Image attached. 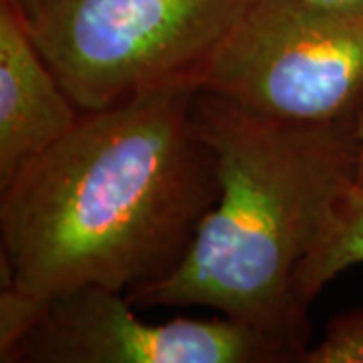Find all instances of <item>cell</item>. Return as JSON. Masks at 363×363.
Masks as SVG:
<instances>
[{
	"instance_id": "4",
	"label": "cell",
	"mask_w": 363,
	"mask_h": 363,
	"mask_svg": "<svg viewBox=\"0 0 363 363\" xmlns=\"http://www.w3.org/2000/svg\"><path fill=\"white\" fill-rule=\"evenodd\" d=\"M198 89L262 116L323 123L363 107V6L252 0Z\"/></svg>"
},
{
	"instance_id": "5",
	"label": "cell",
	"mask_w": 363,
	"mask_h": 363,
	"mask_svg": "<svg viewBox=\"0 0 363 363\" xmlns=\"http://www.w3.org/2000/svg\"><path fill=\"white\" fill-rule=\"evenodd\" d=\"M305 351L230 317L145 323L123 291L85 285L47 298L2 363H301Z\"/></svg>"
},
{
	"instance_id": "11",
	"label": "cell",
	"mask_w": 363,
	"mask_h": 363,
	"mask_svg": "<svg viewBox=\"0 0 363 363\" xmlns=\"http://www.w3.org/2000/svg\"><path fill=\"white\" fill-rule=\"evenodd\" d=\"M357 143H359V156H357V182L363 184V107L357 116Z\"/></svg>"
},
{
	"instance_id": "10",
	"label": "cell",
	"mask_w": 363,
	"mask_h": 363,
	"mask_svg": "<svg viewBox=\"0 0 363 363\" xmlns=\"http://www.w3.org/2000/svg\"><path fill=\"white\" fill-rule=\"evenodd\" d=\"M11 2L18 9V13L23 14L26 25H30L33 21H37L40 14L47 11V6L52 0H11Z\"/></svg>"
},
{
	"instance_id": "1",
	"label": "cell",
	"mask_w": 363,
	"mask_h": 363,
	"mask_svg": "<svg viewBox=\"0 0 363 363\" xmlns=\"http://www.w3.org/2000/svg\"><path fill=\"white\" fill-rule=\"evenodd\" d=\"M196 91L168 87L81 113L0 190L2 286L128 293L176 271L218 200Z\"/></svg>"
},
{
	"instance_id": "12",
	"label": "cell",
	"mask_w": 363,
	"mask_h": 363,
	"mask_svg": "<svg viewBox=\"0 0 363 363\" xmlns=\"http://www.w3.org/2000/svg\"><path fill=\"white\" fill-rule=\"evenodd\" d=\"M323 4H335V6H363V0H315Z\"/></svg>"
},
{
	"instance_id": "3",
	"label": "cell",
	"mask_w": 363,
	"mask_h": 363,
	"mask_svg": "<svg viewBox=\"0 0 363 363\" xmlns=\"http://www.w3.org/2000/svg\"><path fill=\"white\" fill-rule=\"evenodd\" d=\"M252 0H52L28 25L79 109L198 87L210 57Z\"/></svg>"
},
{
	"instance_id": "6",
	"label": "cell",
	"mask_w": 363,
	"mask_h": 363,
	"mask_svg": "<svg viewBox=\"0 0 363 363\" xmlns=\"http://www.w3.org/2000/svg\"><path fill=\"white\" fill-rule=\"evenodd\" d=\"M81 109L43 59L11 0H0V190L75 128Z\"/></svg>"
},
{
	"instance_id": "8",
	"label": "cell",
	"mask_w": 363,
	"mask_h": 363,
	"mask_svg": "<svg viewBox=\"0 0 363 363\" xmlns=\"http://www.w3.org/2000/svg\"><path fill=\"white\" fill-rule=\"evenodd\" d=\"M301 363H363V307L331 317L323 339L307 347Z\"/></svg>"
},
{
	"instance_id": "2",
	"label": "cell",
	"mask_w": 363,
	"mask_h": 363,
	"mask_svg": "<svg viewBox=\"0 0 363 363\" xmlns=\"http://www.w3.org/2000/svg\"><path fill=\"white\" fill-rule=\"evenodd\" d=\"M198 128L216 160L218 200L176 271L135 286V309L210 307L309 347L298 267L357 182V116L301 123L198 89Z\"/></svg>"
},
{
	"instance_id": "7",
	"label": "cell",
	"mask_w": 363,
	"mask_h": 363,
	"mask_svg": "<svg viewBox=\"0 0 363 363\" xmlns=\"http://www.w3.org/2000/svg\"><path fill=\"white\" fill-rule=\"evenodd\" d=\"M355 264H363V184L359 182L339 198L323 234L298 267L295 281L298 301L309 307L325 286Z\"/></svg>"
},
{
	"instance_id": "9",
	"label": "cell",
	"mask_w": 363,
	"mask_h": 363,
	"mask_svg": "<svg viewBox=\"0 0 363 363\" xmlns=\"http://www.w3.org/2000/svg\"><path fill=\"white\" fill-rule=\"evenodd\" d=\"M49 297L28 295L14 286L0 289V359L39 321Z\"/></svg>"
}]
</instances>
